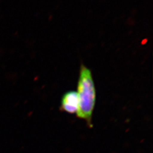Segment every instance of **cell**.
I'll return each mask as SVG.
<instances>
[{
	"label": "cell",
	"mask_w": 153,
	"mask_h": 153,
	"mask_svg": "<svg viewBox=\"0 0 153 153\" xmlns=\"http://www.w3.org/2000/svg\"><path fill=\"white\" fill-rule=\"evenodd\" d=\"M76 93L78 100L77 117L86 121L89 127L91 128L93 111L96 102V90L91 72L83 65L80 69Z\"/></svg>",
	"instance_id": "cell-1"
},
{
	"label": "cell",
	"mask_w": 153,
	"mask_h": 153,
	"mask_svg": "<svg viewBox=\"0 0 153 153\" xmlns=\"http://www.w3.org/2000/svg\"><path fill=\"white\" fill-rule=\"evenodd\" d=\"M78 100L77 93L70 91L65 93L61 99V109L69 114H74L77 112Z\"/></svg>",
	"instance_id": "cell-2"
}]
</instances>
